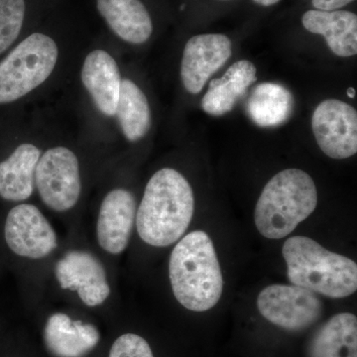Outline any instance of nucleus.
<instances>
[{"mask_svg":"<svg viewBox=\"0 0 357 357\" xmlns=\"http://www.w3.org/2000/svg\"><path fill=\"white\" fill-rule=\"evenodd\" d=\"M55 274L61 288L76 291L86 306H100L109 297L105 267L95 255L86 251L66 253L56 264Z\"/></svg>","mask_w":357,"mask_h":357,"instance_id":"10","label":"nucleus"},{"mask_svg":"<svg viewBox=\"0 0 357 357\" xmlns=\"http://www.w3.org/2000/svg\"><path fill=\"white\" fill-rule=\"evenodd\" d=\"M257 81V70L253 63L241 60L230 66L220 79L210 83L202 100V109L213 116L229 114Z\"/></svg>","mask_w":357,"mask_h":357,"instance_id":"15","label":"nucleus"},{"mask_svg":"<svg viewBox=\"0 0 357 357\" xmlns=\"http://www.w3.org/2000/svg\"><path fill=\"white\" fill-rule=\"evenodd\" d=\"M312 129L321 151L333 159H347L357 152V112L347 102L326 100L314 110Z\"/></svg>","mask_w":357,"mask_h":357,"instance_id":"8","label":"nucleus"},{"mask_svg":"<svg viewBox=\"0 0 357 357\" xmlns=\"http://www.w3.org/2000/svg\"><path fill=\"white\" fill-rule=\"evenodd\" d=\"M232 55V43L223 34H199L185 44L181 64V79L187 91L198 95L213 74Z\"/></svg>","mask_w":357,"mask_h":357,"instance_id":"11","label":"nucleus"},{"mask_svg":"<svg viewBox=\"0 0 357 357\" xmlns=\"http://www.w3.org/2000/svg\"><path fill=\"white\" fill-rule=\"evenodd\" d=\"M81 77L96 109L107 116H114L121 93V77L114 57L102 49L91 52L84 59Z\"/></svg>","mask_w":357,"mask_h":357,"instance_id":"13","label":"nucleus"},{"mask_svg":"<svg viewBox=\"0 0 357 357\" xmlns=\"http://www.w3.org/2000/svg\"><path fill=\"white\" fill-rule=\"evenodd\" d=\"M115 115L122 132L130 142L142 139L151 128V110L146 96L130 79H121Z\"/></svg>","mask_w":357,"mask_h":357,"instance_id":"21","label":"nucleus"},{"mask_svg":"<svg viewBox=\"0 0 357 357\" xmlns=\"http://www.w3.org/2000/svg\"><path fill=\"white\" fill-rule=\"evenodd\" d=\"M354 0H312V6L316 10L333 11L338 10Z\"/></svg>","mask_w":357,"mask_h":357,"instance_id":"24","label":"nucleus"},{"mask_svg":"<svg viewBox=\"0 0 357 357\" xmlns=\"http://www.w3.org/2000/svg\"><path fill=\"white\" fill-rule=\"evenodd\" d=\"M257 307L263 318L290 332L306 330L323 314V303L316 293L296 285L274 284L263 289Z\"/></svg>","mask_w":357,"mask_h":357,"instance_id":"7","label":"nucleus"},{"mask_svg":"<svg viewBox=\"0 0 357 357\" xmlns=\"http://www.w3.org/2000/svg\"><path fill=\"white\" fill-rule=\"evenodd\" d=\"M253 1L261 6H271L278 3L280 0H253Z\"/></svg>","mask_w":357,"mask_h":357,"instance_id":"25","label":"nucleus"},{"mask_svg":"<svg viewBox=\"0 0 357 357\" xmlns=\"http://www.w3.org/2000/svg\"><path fill=\"white\" fill-rule=\"evenodd\" d=\"M109 357H154L149 344L135 333H126L112 345Z\"/></svg>","mask_w":357,"mask_h":357,"instance_id":"23","label":"nucleus"},{"mask_svg":"<svg viewBox=\"0 0 357 357\" xmlns=\"http://www.w3.org/2000/svg\"><path fill=\"white\" fill-rule=\"evenodd\" d=\"M98 13L119 38L145 43L153 33L151 16L140 0H96Z\"/></svg>","mask_w":357,"mask_h":357,"instance_id":"17","label":"nucleus"},{"mask_svg":"<svg viewBox=\"0 0 357 357\" xmlns=\"http://www.w3.org/2000/svg\"><path fill=\"white\" fill-rule=\"evenodd\" d=\"M194 211L187 178L175 169H161L150 178L136 213L138 234L149 245L166 248L184 236Z\"/></svg>","mask_w":357,"mask_h":357,"instance_id":"1","label":"nucleus"},{"mask_svg":"<svg viewBox=\"0 0 357 357\" xmlns=\"http://www.w3.org/2000/svg\"><path fill=\"white\" fill-rule=\"evenodd\" d=\"M309 357H357V319L351 312H340L328 319L314 333Z\"/></svg>","mask_w":357,"mask_h":357,"instance_id":"19","label":"nucleus"},{"mask_svg":"<svg viewBox=\"0 0 357 357\" xmlns=\"http://www.w3.org/2000/svg\"><path fill=\"white\" fill-rule=\"evenodd\" d=\"M317 204L318 192L311 176L300 169H286L263 189L255 206L256 229L266 238H284L314 213Z\"/></svg>","mask_w":357,"mask_h":357,"instance_id":"4","label":"nucleus"},{"mask_svg":"<svg viewBox=\"0 0 357 357\" xmlns=\"http://www.w3.org/2000/svg\"><path fill=\"white\" fill-rule=\"evenodd\" d=\"M347 96L351 98H354L356 96V91H354V88L347 89Z\"/></svg>","mask_w":357,"mask_h":357,"instance_id":"26","label":"nucleus"},{"mask_svg":"<svg viewBox=\"0 0 357 357\" xmlns=\"http://www.w3.org/2000/svg\"><path fill=\"white\" fill-rule=\"evenodd\" d=\"M294 102L292 93L285 86L262 83L251 91L248 112L251 121L260 128H277L289 121Z\"/></svg>","mask_w":357,"mask_h":357,"instance_id":"20","label":"nucleus"},{"mask_svg":"<svg viewBox=\"0 0 357 357\" xmlns=\"http://www.w3.org/2000/svg\"><path fill=\"white\" fill-rule=\"evenodd\" d=\"M4 236L15 255L30 259H41L58 246L57 234L37 206L18 204L7 215Z\"/></svg>","mask_w":357,"mask_h":357,"instance_id":"9","label":"nucleus"},{"mask_svg":"<svg viewBox=\"0 0 357 357\" xmlns=\"http://www.w3.org/2000/svg\"><path fill=\"white\" fill-rule=\"evenodd\" d=\"M307 31L325 37L328 48L338 57L357 54V16L351 11L309 10L303 15Z\"/></svg>","mask_w":357,"mask_h":357,"instance_id":"16","label":"nucleus"},{"mask_svg":"<svg viewBox=\"0 0 357 357\" xmlns=\"http://www.w3.org/2000/svg\"><path fill=\"white\" fill-rule=\"evenodd\" d=\"M25 13V0H0V54L20 36Z\"/></svg>","mask_w":357,"mask_h":357,"instance_id":"22","label":"nucleus"},{"mask_svg":"<svg viewBox=\"0 0 357 357\" xmlns=\"http://www.w3.org/2000/svg\"><path fill=\"white\" fill-rule=\"evenodd\" d=\"M35 183L40 198L51 210L62 213L74 208L82 192L76 154L66 147L47 150L37 163Z\"/></svg>","mask_w":357,"mask_h":357,"instance_id":"6","label":"nucleus"},{"mask_svg":"<svg viewBox=\"0 0 357 357\" xmlns=\"http://www.w3.org/2000/svg\"><path fill=\"white\" fill-rule=\"evenodd\" d=\"M169 277L178 302L192 312H206L222 295L223 278L213 241L206 232H190L174 248Z\"/></svg>","mask_w":357,"mask_h":357,"instance_id":"2","label":"nucleus"},{"mask_svg":"<svg viewBox=\"0 0 357 357\" xmlns=\"http://www.w3.org/2000/svg\"><path fill=\"white\" fill-rule=\"evenodd\" d=\"M41 153L31 143H22L0 163V197L6 201L22 202L34 190L35 170Z\"/></svg>","mask_w":357,"mask_h":357,"instance_id":"18","label":"nucleus"},{"mask_svg":"<svg viewBox=\"0 0 357 357\" xmlns=\"http://www.w3.org/2000/svg\"><path fill=\"white\" fill-rule=\"evenodd\" d=\"M282 255L289 281L333 299L349 297L357 290V265L306 236H293L284 243Z\"/></svg>","mask_w":357,"mask_h":357,"instance_id":"3","label":"nucleus"},{"mask_svg":"<svg viewBox=\"0 0 357 357\" xmlns=\"http://www.w3.org/2000/svg\"><path fill=\"white\" fill-rule=\"evenodd\" d=\"M136 218V201L124 189L110 191L103 199L96 223V237L103 250L121 255L128 248Z\"/></svg>","mask_w":357,"mask_h":357,"instance_id":"12","label":"nucleus"},{"mask_svg":"<svg viewBox=\"0 0 357 357\" xmlns=\"http://www.w3.org/2000/svg\"><path fill=\"white\" fill-rule=\"evenodd\" d=\"M57 44L36 32L21 41L0 63V105L20 100L51 76L57 64Z\"/></svg>","mask_w":357,"mask_h":357,"instance_id":"5","label":"nucleus"},{"mask_svg":"<svg viewBox=\"0 0 357 357\" xmlns=\"http://www.w3.org/2000/svg\"><path fill=\"white\" fill-rule=\"evenodd\" d=\"M95 326L72 321L68 314L56 312L49 317L44 328L47 349L57 357H83L100 342Z\"/></svg>","mask_w":357,"mask_h":357,"instance_id":"14","label":"nucleus"}]
</instances>
